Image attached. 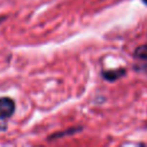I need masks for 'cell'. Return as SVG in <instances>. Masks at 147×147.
<instances>
[{"mask_svg": "<svg viewBox=\"0 0 147 147\" xmlns=\"http://www.w3.org/2000/svg\"><path fill=\"white\" fill-rule=\"evenodd\" d=\"M15 110V102L8 96L0 98V119L9 118Z\"/></svg>", "mask_w": 147, "mask_h": 147, "instance_id": "cell-1", "label": "cell"}, {"mask_svg": "<svg viewBox=\"0 0 147 147\" xmlns=\"http://www.w3.org/2000/svg\"><path fill=\"white\" fill-rule=\"evenodd\" d=\"M124 75H125V69H114V70L102 71V76L109 82H114Z\"/></svg>", "mask_w": 147, "mask_h": 147, "instance_id": "cell-2", "label": "cell"}, {"mask_svg": "<svg viewBox=\"0 0 147 147\" xmlns=\"http://www.w3.org/2000/svg\"><path fill=\"white\" fill-rule=\"evenodd\" d=\"M78 131H80V127H70V129H68V130H65V131H63V132H56V133L49 136L48 139H49V140L60 139V138H62V137H64V136H71V134H74V133L78 132Z\"/></svg>", "mask_w": 147, "mask_h": 147, "instance_id": "cell-3", "label": "cell"}, {"mask_svg": "<svg viewBox=\"0 0 147 147\" xmlns=\"http://www.w3.org/2000/svg\"><path fill=\"white\" fill-rule=\"evenodd\" d=\"M134 56L138 59L147 60V45H141L136 48L134 51Z\"/></svg>", "mask_w": 147, "mask_h": 147, "instance_id": "cell-4", "label": "cell"}, {"mask_svg": "<svg viewBox=\"0 0 147 147\" xmlns=\"http://www.w3.org/2000/svg\"><path fill=\"white\" fill-rule=\"evenodd\" d=\"M3 20H5V18H3V17H0V23H1V22H2V21H3Z\"/></svg>", "mask_w": 147, "mask_h": 147, "instance_id": "cell-5", "label": "cell"}, {"mask_svg": "<svg viewBox=\"0 0 147 147\" xmlns=\"http://www.w3.org/2000/svg\"><path fill=\"white\" fill-rule=\"evenodd\" d=\"M142 2H144L145 5H147V0H142Z\"/></svg>", "mask_w": 147, "mask_h": 147, "instance_id": "cell-6", "label": "cell"}]
</instances>
